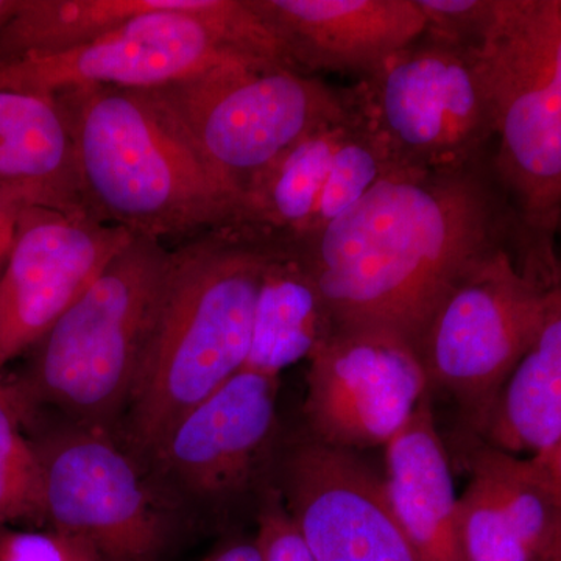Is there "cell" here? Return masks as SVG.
<instances>
[{
    "mask_svg": "<svg viewBox=\"0 0 561 561\" xmlns=\"http://www.w3.org/2000/svg\"><path fill=\"white\" fill-rule=\"evenodd\" d=\"M551 287L502 247L474 262L424 324L415 350L430 387L451 393L479 427L537 337Z\"/></svg>",
    "mask_w": 561,
    "mask_h": 561,
    "instance_id": "cell-9",
    "label": "cell"
},
{
    "mask_svg": "<svg viewBox=\"0 0 561 561\" xmlns=\"http://www.w3.org/2000/svg\"><path fill=\"white\" fill-rule=\"evenodd\" d=\"M353 119L351 110L345 119L306 136L273 162L243 194L238 227L287 242L305 238L316 219L335 151Z\"/></svg>",
    "mask_w": 561,
    "mask_h": 561,
    "instance_id": "cell-20",
    "label": "cell"
},
{
    "mask_svg": "<svg viewBox=\"0 0 561 561\" xmlns=\"http://www.w3.org/2000/svg\"><path fill=\"white\" fill-rule=\"evenodd\" d=\"M227 65L294 70L249 0H186L72 49L0 62V90L57 95L101 84L149 91Z\"/></svg>",
    "mask_w": 561,
    "mask_h": 561,
    "instance_id": "cell-6",
    "label": "cell"
},
{
    "mask_svg": "<svg viewBox=\"0 0 561 561\" xmlns=\"http://www.w3.org/2000/svg\"><path fill=\"white\" fill-rule=\"evenodd\" d=\"M561 243V220H560V227H559V238H557V245ZM559 261H560V268H561V250H559Z\"/></svg>",
    "mask_w": 561,
    "mask_h": 561,
    "instance_id": "cell-31",
    "label": "cell"
},
{
    "mask_svg": "<svg viewBox=\"0 0 561 561\" xmlns=\"http://www.w3.org/2000/svg\"><path fill=\"white\" fill-rule=\"evenodd\" d=\"M21 0H0V25L3 24L20 7Z\"/></svg>",
    "mask_w": 561,
    "mask_h": 561,
    "instance_id": "cell-30",
    "label": "cell"
},
{
    "mask_svg": "<svg viewBox=\"0 0 561 561\" xmlns=\"http://www.w3.org/2000/svg\"><path fill=\"white\" fill-rule=\"evenodd\" d=\"M541 465L542 470L548 472L553 485L561 493V442L551 451L542 454L540 457H534Z\"/></svg>",
    "mask_w": 561,
    "mask_h": 561,
    "instance_id": "cell-29",
    "label": "cell"
},
{
    "mask_svg": "<svg viewBox=\"0 0 561 561\" xmlns=\"http://www.w3.org/2000/svg\"><path fill=\"white\" fill-rule=\"evenodd\" d=\"M25 419L27 405L16 382L0 371V529L44 527L43 476Z\"/></svg>",
    "mask_w": 561,
    "mask_h": 561,
    "instance_id": "cell-21",
    "label": "cell"
},
{
    "mask_svg": "<svg viewBox=\"0 0 561 561\" xmlns=\"http://www.w3.org/2000/svg\"><path fill=\"white\" fill-rule=\"evenodd\" d=\"M334 331L311 273L290 242L280 243L262 278L243 368L279 378L290 365L311 359Z\"/></svg>",
    "mask_w": 561,
    "mask_h": 561,
    "instance_id": "cell-19",
    "label": "cell"
},
{
    "mask_svg": "<svg viewBox=\"0 0 561 561\" xmlns=\"http://www.w3.org/2000/svg\"><path fill=\"white\" fill-rule=\"evenodd\" d=\"M0 561H101L80 538L61 531L0 529Z\"/></svg>",
    "mask_w": 561,
    "mask_h": 561,
    "instance_id": "cell-25",
    "label": "cell"
},
{
    "mask_svg": "<svg viewBox=\"0 0 561 561\" xmlns=\"http://www.w3.org/2000/svg\"><path fill=\"white\" fill-rule=\"evenodd\" d=\"M459 534L465 561H537L505 515L489 478L474 465L459 497Z\"/></svg>",
    "mask_w": 561,
    "mask_h": 561,
    "instance_id": "cell-22",
    "label": "cell"
},
{
    "mask_svg": "<svg viewBox=\"0 0 561 561\" xmlns=\"http://www.w3.org/2000/svg\"><path fill=\"white\" fill-rule=\"evenodd\" d=\"M301 73L364 77L423 35L415 0H249Z\"/></svg>",
    "mask_w": 561,
    "mask_h": 561,
    "instance_id": "cell-15",
    "label": "cell"
},
{
    "mask_svg": "<svg viewBox=\"0 0 561 561\" xmlns=\"http://www.w3.org/2000/svg\"><path fill=\"white\" fill-rule=\"evenodd\" d=\"M254 540L262 561H316L301 540L279 493H271L265 501Z\"/></svg>",
    "mask_w": 561,
    "mask_h": 561,
    "instance_id": "cell-26",
    "label": "cell"
},
{
    "mask_svg": "<svg viewBox=\"0 0 561 561\" xmlns=\"http://www.w3.org/2000/svg\"><path fill=\"white\" fill-rule=\"evenodd\" d=\"M54 98L95 220L158 242L238 227V197L149 92L91 84Z\"/></svg>",
    "mask_w": 561,
    "mask_h": 561,
    "instance_id": "cell-3",
    "label": "cell"
},
{
    "mask_svg": "<svg viewBox=\"0 0 561 561\" xmlns=\"http://www.w3.org/2000/svg\"><path fill=\"white\" fill-rule=\"evenodd\" d=\"M290 245L335 330L390 331L416 346L449 287L491 251L518 254V236L489 154L457 171H391L339 219Z\"/></svg>",
    "mask_w": 561,
    "mask_h": 561,
    "instance_id": "cell-1",
    "label": "cell"
},
{
    "mask_svg": "<svg viewBox=\"0 0 561 561\" xmlns=\"http://www.w3.org/2000/svg\"><path fill=\"white\" fill-rule=\"evenodd\" d=\"M278 381L242 368L181 416L151 459L180 490L198 500L238 493L275 434Z\"/></svg>",
    "mask_w": 561,
    "mask_h": 561,
    "instance_id": "cell-14",
    "label": "cell"
},
{
    "mask_svg": "<svg viewBox=\"0 0 561 561\" xmlns=\"http://www.w3.org/2000/svg\"><path fill=\"white\" fill-rule=\"evenodd\" d=\"M0 190L35 206L92 217L68 122L54 95L0 90Z\"/></svg>",
    "mask_w": 561,
    "mask_h": 561,
    "instance_id": "cell-17",
    "label": "cell"
},
{
    "mask_svg": "<svg viewBox=\"0 0 561 561\" xmlns=\"http://www.w3.org/2000/svg\"><path fill=\"white\" fill-rule=\"evenodd\" d=\"M27 206L35 205L18 192L0 190V273L9 260L21 213Z\"/></svg>",
    "mask_w": 561,
    "mask_h": 561,
    "instance_id": "cell-27",
    "label": "cell"
},
{
    "mask_svg": "<svg viewBox=\"0 0 561 561\" xmlns=\"http://www.w3.org/2000/svg\"><path fill=\"white\" fill-rule=\"evenodd\" d=\"M147 92L238 197L239 206L251 183L273 162L351 111L345 91L284 68L219 66Z\"/></svg>",
    "mask_w": 561,
    "mask_h": 561,
    "instance_id": "cell-8",
    "label": "cell"
},
{
    "mask_svg": "<svg viewBox=\"0 0 561 561\" xmlns=\"http://www.w3.org/2000/svg\"><path fill=\"white\" fill-rule=\"evenodd\" d=\"M284 505L316 561H420L383 479L345 449L312 438L291 451Z\"/></svg>",
    "mask_w": 561,
    "mask_h": 561,
    "instance_id": "cell-13",
    "label": "cell"
},
{
    "mask_svg": "<svg viewBox=\"0 0 561 561\" xmlns=\"http://www.w3.org/2000/svg\"><path fill=\"white\" fill-rule=\"evenodd\" d=\"M383 485L420 561H465L459 497L430 397L386 446Z\"/></svg>",
    "mask_w": 561,
    "mask_h": 561,
    "instance_id": "cell-16",
    "label": "cell"
},
{
    "mask_svg": "<svg viewBox=\"0 0 561 561\" xmlns=\"http://www.w3.org/2000/svg\"><path fill=\"white\" fill-rule=\"evenodd\" d=\"M284 239L243 227L201 232L171 251L168 278L127 408L150 457L181 416L242 370L265 268Z\"/></svg>",
    "mask_w": 561,
    "mask_h": 561,
    "instance_id": "cell-2",
    "label": "cell"
},
{
    "mask_svg": "<svg viewBox=\"0 0 561 561\" xmlns=\"http://www.w3.org/2000/svg\"><path fill=\"white\" fill-rule=\"evenodd\" d=\"M391 171H394L393 165L381 146L354 113L348 131L335 151L330 179L321 195L311 231L305 238L316 234L343 216Z\"/></svg>",
    "mask_w": 561,
    "mask_h": 561,
    "instance_id": "cell-23",
    "label": "cell"
},
{
    "mask_svg": "<svg viewBox=\"0 0 561 561\" xmlns=\"http://www.w3.org/2000/svg\"><path fill=\"white\" fill-rule=\"evenodd\" d=\"M486 445L540 457L561 442V280L548 290L537 337L479 427Z\"/></svg>",
    "mask_w": 561,
    "mask_h": 561,
    "instance_id": "cell-18",
    "label": "cell"
},
{
    "mask_svg": "<svg viewBox=\"0 0 561 561\" xmlns=\"http://www.w3.org/2000/svg\"><path fill=\"white\" fill-rule=\"evenodd\" d=\"M169 264L161 242L136 236L114 256L11 376L27 413L108 431L127 412Z\"/></svg>",
    "mask_w": 561,
    "mask_h": 561,
    "instance_id": "cell-5",
    "label": "cell"
},
{
    "mask_svg": "<svg viewBox=\"0 0 561 561\" xmlns=\"http://www.w3.org/2000/svg\"><path fill=\"white\" fill-rule=\"evenodd\" d=\"M424 33L481 49L496 13L497 0H415Z\"/></svg>",
    "mask_w": 561,
    "mask_h": 561,
    "instance_id": "cell-24",
    "label": "cell"
},
{
    "mask_svg": "<svg viewBox=\"0 0 561 561\" xmlns=\"http://www.w3.org/2000/svg\"><path fill=\"white\" fill-rule=\"evenodd\" d=\"M430 394L415 346L394 332L335 330L309 359L305 413L334 448L387 446Z\"/></svg>",
    "mask_w": 561,
    "mask_h": 561,
    "instance_id": "cell-11",
    "label": "cell"
},
{
    "mask_svg": "<svg viewBox=\"0 0 561 561\" xmlns=\"http://www.w3.org/2000/svg\"><path fill=\"white\" fill-rule=\"evenodd\" d=\"M345 92L394 171H457L490 154L493 101L476 47L423 32Z\"/></svg>",
    "mask_w": 561,
    "mask_h": 561,
    "instance_id": "cell-7",
    "label": "cell"
},
{
    "mask_svg": "<svg viewBox=\"0 0 561 561\" xmlns=\"http://www.w3.org/2000/svg\"><path fill=\"white\" fill-rule=\"evenodd\" d=\"M494 111V176L515 217L518 256L561 280V0H497L481 46Z\"/></svg>",
    "mask_w": 561,
    "mask_h": 561,
    "instance_id": "cell-4",
    "label": "cell"
},
{
    "mask_svg": "<svg viewBox=\"0 0 561 561\" xmlns=\"http://www.w3.org/2000/svg\"><path fill=\"white\" fill-rule=\"evenodd\" d=\"M133 238L83 214L22 210L0 273V371L50 331Z\"/></svg>",
    "mask_w": 561,
    "mask_h": 561,
    "instance_id": "cell-12",
    "label": "cell"
},
{
    "mask_svg": "<svg viewBox=\"0 0 561 561\" xmlns=\"http://www.w3.org/2000/svg\"><path fill=\"white\" fill-rule=\"evenodd\" d=\"M208 561H262V557L256 540H239L225 545Z\"/></svg>",
    "mask_w": 561,
    "mask_h": 561,
    "instance_id": "cell-28",
    "label": "cell"
},
{
    "mask_svg": "<svg viewBox=\"0 0 561 561\" xmlns=\"http://www.w3.org/2000/svg\"><path fill=\"white\" fill-rule=\"evenodd\" d=\"M43 476L44 529L72 535L101 561H157L168 523L136 461L110 432L25 420Z\"/></svg>",
    "mask_w": 561,
    "mask_h": 561,
    "instance_id": "cell-10",
    "label": "cell"
}]
</instances>
